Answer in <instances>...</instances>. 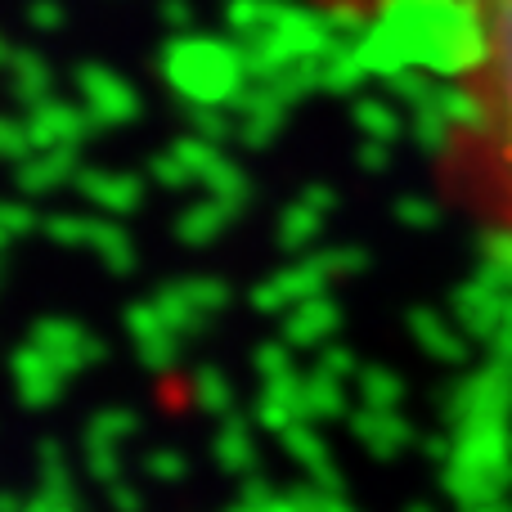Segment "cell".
Segmentation results:
<instances>
[{
	"label": "cell",
	"mask_w": 512,
	"mask_h": 512,
	"mask_svg": "<svg viewBox=\"0 0 512 512\" xmlns=\"http://www.w3.org/2000/svg\"><path fill=\"white\" fill-rule=\"evenodd\" d=\"M454 126V185L495 230L512 234V0H490L481 59L463 86Z\"/></svg>",
	"instance_id": "1"
},
{
	"label": "cell",
	"mask_w": 512,
	"mask_h": 512,
	"mask_svg": "<svg viewBox=\"0 0 512 512\" xmlns=\"http://www.w3.org/2000/svg\"><path fill=\"white\" fill-rule=\"evenodd\" d=\"M319 5H346V9H373V5H387V0H319Z\"/></svg>",
	"instance_id": "2"
}]
</instances>
